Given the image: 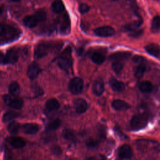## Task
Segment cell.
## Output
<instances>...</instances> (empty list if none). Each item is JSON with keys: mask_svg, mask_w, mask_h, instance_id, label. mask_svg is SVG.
Returning <instances> with one entry per match:
<instances>
[{"mask_svg": "<svg viewBox=\"0 0 160 160\" xmlns=\"http://www.w3.org/2000/svg\"><path fill=\"white\" fill-rule=\"evenodd\" d=\"M59 108V103L58 100L56 99L52 98L49 100H48L46 102V108L49 111H56Z\"/></svg>", "mask_w": 160, "mask_h": 160, "instance_id": "22", "label": "cell"}, {"mask_svg": "<svg viewBox=\"0 0 160 160\" xmlns=\"http://www.w3.org/2000/svg\"><path fill=\"white\" fill-rule=\"evenodd\" d=\"M7 129L11 134H15L19 132V129H21V126L18 122L16 121H12L9 123Z\"/></svg>", "mask_w": 160, "mask_h": 160, "instance_id": "28", "label": "cell"}, {"mask_svg": "<svg viewBox=\"0 0 160 160\" xmlns=\"http://www.w3.org/2000/svg\"><path fill=\"white\" fill-rule=\"evenodd\" d=\"M92 91L96 96H101L104 91V84L101 79H98L94 82Z\"/></svg>", "mask_w": 160, "mask_h": 160, "instance_id": "16", "label": "cell"}, {"mask_svg": "<svg viewBox=\"0 0 160 160\" xmlns=\"http://www.w3.org/2000/svg\"><path fill=\"white\" fill-rule=\"evenodd\" d=\"M148 124V118L144 114H138L134 115L131 121L130 126L133 130H139L144 128Z\"/></svg>", "mask_w": 160, "mask_h": 160, "instance_id": "2", "label": "cell"}, {"mask_svg": "<svg viewBox=\"0 0 160 160\" xmlns=\"http://www.w3.org/2000/svg\"><path fill=\"white\" fill-rule=\"evenodd\" d=\"M63 137L65 139L69 141H75V135L73 132L69 129H65L62 132Z\"/></svg>", "mask_w": 160, "mask_h": 160, "instance_id": "32", "label": "cell"}, {"mask_svg": "<svg viewBox=\"0 0 160 160\" xmlns=\"http://www.w3.org/2000/svg\"><path fill=\"white\" fill-rule=\"evenodd\" d=\"M94 33L97 36L107 38L114 35L115 33V30L110 26H104L96 28L94 30Z\"/></svg>", "mask_w": 160, "mask_h": 160, "instance_id": "6", "label": "cell"}, {"mask_svg": "<svg viewBox=\"0 0 160 160\" xmlns=\"http://www.w3.org/2000/svg\"><path fill=\"white\" fill-rule=\"evenodd\" d=\"M7 32V28L2 24H0V36H2L6 34Z\"/></svg>", "mask_w": 160, "mask_h": 160, "instance_id": "38", "label": "cell"}, {"mask_svg": "<svg viewBox=\"0 0 160 160\" xmlns=\"http://www.w3.org/2000/svg\"><path fill=\"white\" fill-rule=\"evenodd\" d=\"M2 99L5 104L8 106L14 109H21L23 106V101L21 99L14 98L11 95L4 94L2 96Z\"/></svg>", "mask_w": 160, "mask_h": 160, "instance_id": "4", "label": "cell"}, {"mask_svg": "<svg viewBox=\"0 0 160 160\" xmlns=\"http://www.w3.org/2000/svg\"><path fill=\"white\" fill-rule=\"evenodd\" d=\"M58 64L62 70L67 71L70 69L72 66L71 49L70 47H67L61 53L58 59Z\"/></svg>", "mask_w": 160, "mask_h": 160, "instance_id": "1", "label": "cell"}, {"mask_svg": "<svg viewBox=\"0 0 160 160\" xmlns=\"http://www.w3.org/2000/svg\"><path fill=\"white\" fill-rule=\"evenodd\" d=\"M114 1H118V0H114Z\"/></svg>", "mask_w": 160, "mask_h": 160, "instance_id": "44", "label": "cell"}, {"mask_svg": "<svg viewBox=\"0 0 160 160\" xmlns=\"http://www.w3.org/2000/svg\"><path fill=\"white\" fill-rule=\"evenodd\" d=\"M112 108L117 111H126L130 108V105L121 99H115L111 104Z\"/></svg>", "mask_w": 160, "mask_h": 160, "instance_id": "13", "label": "cell"}, {"mask_svg": "<svg viewBox=\"0 0 160 160\" xmlns=\"http://www.w3.org/2000/svg\"><path fill=\"white\" fill-rule=\"evenodd\" d=\"M159 21H160V19L158 15L154 17L151 22V31L152 32L158 33L159 31V28H160Z\"/></svg>", "mask_w": 160, "mask_h": 160, "instance_id": "26", "label": "cell"}, {"mask_svg": "<svg viewBox=\"0 0 160 160\" xmlns=\"http://www.w3.org/2000/svg\"><path fill=\"white\" fill-rule=\"evenodd\" d=\"M138 88L143 92H150L153 89V86L150 81H143L139 84Z\"/></svg>", "mask_w": 160, "mask_h": 160, "instance_id": "21", "label": "cell"}, {"mask_svg": "<svg viewBox=\"0 0 160 160\" xmlns=\"http://www.w3.org/2000/svg\"><path fill=\"white\" fill-rule=\"evenodd\" d=\"M144 61V58L138 55H136L133 58V61L136 63H141V62H143Z\"/></svg>", "mask_w": 160, "mask_h": 160, "instance_id": "37", "label": "cell"}, {"mask_svg": "<svg viewBox=\"0 0 160 160\" xmlns=\"http://www.w3.org/2000/svg\"><path fill=\"white\" fill-rule=\"evenodd\" d=\"M2 9H1V8L0 7V15L1 14V13H2Z\"/></svg>", "mask_w": 160, "mask_h": 160, "instance_id": "43", "label": "cell"}, {"mask_svg": "<svg viewBox=\"0 0 160 160\" xmlns=\"http://www.w3.org/2000/svg\"><path fill=\"white\" fill-rule=\"evenodd\" d=\"M74 105L76 112L79 114L84 113L88 108V104L86 101L81 98L76 99L74 102Z\"/></svg>", "mask_w": 160, "mask_h": 160, "instance_id": "11", "label": "cell"}, {"mask_svg": "<svg viewBox=\"0 0 160 160\" xmlns=\"http://www.w3.org/2000/svg\"><path fill=\"white\" fill-rule=\"evenodd\" d=\"M109 85L112 89L116 92H122L125 89V84L122 81L112 78L109 80Z\"/></svg>", "mask_w": 160, "mask_h": 160, "instance_id": "15", "label": "cell"}, {"mask_svg": "<svg viewBox=\"0 0 160 160\" xmlns=\"http://www.w3.org/2000/svg\"><path fill=\"white\" fill-rule=\"evenodd\" d=\"M142 23V19H138L135 21H133L132 22H130L129 24H127L124 25L122 30L123 31H126V32H131L132 31L136 30L139 27L141 26V25Z\"/></svg>", "mask_w": 160, "mask_h": 160, "instance_id": "18", "label": "cell"}, {"mask_svg": "<svg viewBox=\"0 0 160 160\" xmlns=\"http://www.w3.org/2000/svg\"><path fill=\"white\" fill-rule=\"evenodd\" d=\"M84 87L83 81L80 78H74L69 82L68 88L69 91L74 94H78L82 92Z\"/></svg>", "mask_w": 160, "mask_h": 160, "instance_id": "5", "label": "cell"}, {"mask_svg": "<svg viewBox=\"0 0 160 160\" xmlns=\"http://www.w3.org/2000/svg\"><path fill=\"white\" fill-rule=\"evenodd\" d=\"M12 1H14V2H18V1H21V0H11Z\"/></svg>", "mask_w": 160, "mask_h": 160, "instance_id": "42", "label": "cell"}, {"mask_svg": "<svg viewBox=\"0 0 160 160\" xmlns=\"http://www.w3.org/2000/svg\"><path fill=\"white\" fill-rule=\"evenodd\" d=\"M146 70V66L143 62L139 63V64L134 68V76L137 78H141L143 76L145 71Z\"/></svg>", "mask_w": 160, "mask_h": 160, "instance_id": "24", "label": "cell"}, {"mask_svg": "<svg viewBox=\"0 0 160 160\" xmlns=\"http://www.w3.org/2000/svg\"><path fill=\"white\" fill-rule=\"evenodd\" d=\"M40 71L41 69L39 64L36 62H32L28 68L27 76L30 79L34 80L38 77Z\"/></svg>", "mask_w": 160, "mask_h": 160, "instance_id": "7", "label": "cell"}, {"mask_svg": "<svg viewBox=\"0 0 160 160\" xmlns=\"http://www.w3.org/2000/svg\"><path fill=\"white\" fill-rule=\"evenodd\" d=\"M52 11L56 13H60L64 9V6L61 0H55L51 5Z\"/></svg>", "mask_w": 160, "mask_h": 160, "instance_id": "23", "label": "cell"}, {"mask_svg": "<svg viewBox=\"0 0 160 160\" xmlns=\"http://www.w3.org/2000/svg\"><path fill=\"white\" fill-rule=\"evenodd\" d=\"M8 141L11 146L17 149L22 148L26 146V144L25 140L23 138L18 136L9 137L8 139Z\"/></svg>", "mask_w": 160, "mask_h": 160, "instance_id": "9", "label": "cell"}, {"mask_svg": "<svg viewBox=\"0 0 160 160\" xmlns=\"http://www.w3.org/2000/svg\"><path fill=\"white\" fill-rule=\"evenodd\" d=\"M112 68L116 74H119L123 69V64L119 61H114L112 64Z\"/></svg>", "mask_w": 160, "mask_h": 160, "instance_id": "33", "label": "cell"}, {"mask_svg": "<svg viewBox=\"0 0 160 160\" xmlns=\"http://www.w3.org/2000/svg\"><path fill=\"white\" fill-rule=\"evenodd\" d=\"M146 51L150 55L159 59V46L155 43L149 44L144 48Z\"/></svg>", "mask_w": 160, "mask_h": 160, "instance_id": "12", "label": "cell"}, {"mask_svg": "<svg viewBox=\"0 0 160 160\" xmlns=\"http://www.w3.org/2000/svg\"><path fill=\"white\" fill-rule=\"evenodd\" d=\"M86 160H97L95 157H89L86 159Z\"/></svg>", "mask_w": 160, "mask_h": 160, "instance_id": "41", "label": "cell"}, {"mask_svg": "<svg viewBox=\"0 0 160 160\" xmlns=\"http://www.w3.org/2000/svg\"><path fill=\"white\" fill-rule=\"evenodd\" d=\"M133 154L131 147L128 144L122 145L118 151V155L121 159H129Z\"/></svg>", "mask_w": 160, "mask_h": 160, "instance_id": "8", "label": "cell"}, {"mask_svg": "<svg viewBox=\"0 0 160 160\" xmlns=\"http://www.w3.org/2000/svg\"><path fill=\"white\" fill-rule=\"evenodd\" d=\"M52 151L55 154H59L61 152V148L59 146H55L54 147H53L52 148Z\"/></svg>", "mask_w": 160, "mask_h": 160, "instance_id": "40", "label": "cell"}, {"mask_svg": "<svg viewBox=\"0 0 160 160\" xmlns=\"http://www.w3.org/2000/svg\"><path fill=\"white\" fill-rule=\"evenodd\" d=\"M86 146L89 148H96L98 146V142L94 139L90 138L88 139L86 142Z\"/></svg>", "mask_w": 160, "mask_h": 160, "instance_id": "35", "label": "cell"}, {"mask_svg": "<svg viewBox=\"0 0 160 160\" xmlns=\"http://www.w3.org/2000/svg\"><path fill=\"white\" fill-rule=\"evenodd\" d=\"M78 9H79V11L81 14H86V13H87L88 12H89V9H90V8H89V6L87 4H86V3H81V4L79 5Z\"/></svg>", "mask_w": 160, "mask_h": 160, "instance_id": "34", "label": "cell"}, {"mask_svg": "<svg viewBox=\"0 0 160 160\" xmlns=\"http://www.w3.org/2000/svg\"><path fill=\"white\" fill-rule=\"evenodd\" d=\"M0 64H7L5 55L2 52H0Z\"/></svg>", "mask_w": 160, "mask_h": 160, "instance_id": "39", "label": "cell"}, {"mask_svg": "<svg viewBox=\"0 0 160 160\" xmlns=\"http://www.w3.org/2000/svg\"><path fill=\"white\" fill-rule=\"evenodd\" d=\"M9 92L12 96L19 95L20 92V86L17 82H12L9 86Z\"/></svg>", "mask_w": 160, "mask_h": 160, "instance_id": "25", "label": "cell"}, {"mask_svg": "<svg viewBox=\"0 0 160 160\" xmlns=\"http://www.w3.org/2000/svg\"><path fill=\"white\" fill-rule=\"evenodd\" d=\"M61 121L58 119H54L52 121H51L50 122L48 123V124L47 125V129L48 130H50V131H54L56 130L57 129L59 128V127L61 126Z\"/></svg>", "mask_w": 160, "mask_h": 160, "instance_id": "30", "label": "cell"}, {"mask_svg": "<svg viewBox=\"0 0 160 160\" xmlns=\"http://www.w3.org/2000/svg\"><path fill=\"white\" fill-rule=\"evenodd\" d=\"M5 57L7 64H14L16 62H17L19 58V55L16 50L11 49L6 52Z\"/></svg>", "mask_w": 160, "mask_h": 160, "instance_id": "14", "label": "cell"}, {"mask_svg": "<svg viewBox=\"0 0 160 160\" xmlns=\"http://www.w3.org/2000/svg\"><path fill=\"white\" fill-rule=\"evenodd\" d=\"M143 33V30L142 29H136L134 31H132L131 32H130V33L129 34V36L131 38H138L139 36H140Z\"/></svg>", "mask_w": 160, "mask_h": 160, "instance_id": "36", "label": "cell"}, {"mask_svg": "<svg viewBox=\"0 0 160 160\" xmlns=\"http://www.w3.org/2000/svg\"><path fill=\"white\" fill-rule=\"evenodd\" d=\"M19 116V114L15 111H8L5 112L2 118V120L4 122H7Z\"/></svg>", "mask_w": 160, "mask_h": 160, "instance_id": "27", "label": "cell"}, {"mask_svg": "<svg viewBox=\"0 0 160 160\" xmlns=\"http://www.w3.org/2000/svg\"><path fill=\"white\" fill-rule=\"evenodd\" d=\"M22 132L27 134H34L38 132L39 127L34 123H26L21 127Z\"/></svg>", "mask_w": 160, "mask_h": 160, "instance_id": "10", "label": "cell"}, {"mask_svg": "<svg viewBox=\"0 0 160 160\" xmlns=\"http://www.w3.org/2000/svg\"><path fill=\"white\" fill-rule=\"evenodd\" d=\"M38 22H42L46 20V13L43 9H38L37 10L34 15Z\"/></svg>", "mask_w": 160, "mask_h": 160, "instance_id": "31", "label": "cell"}, {"mask_svg": "<svg viewBox=\"0 0 160 160\" xmlns=\"http://www.w3.org/2000/svg\"><path fill=\"white\" fill-rule=\"evenodd\" d=\"M131 53L128 51H120V52H116L113 54H112L109 59L113 60V61H122L123 59H126L128 58L131 56Z\"/></svg>", "mask_w": 160, "mask_h": 160, "instance_id": "19", "label": "cell"}, {"mask_svg": "<svg viewBox=\"0 0 160 160\" xmlns=\"http://www.w3.org/2000/svg\"><path fill=\"white\" fill-rule=\"evenodd\" d=\"M52 45L49 42H41L38 43L34 48V58L36 59H41L46 56Z\"/></svg>", "mask_w": 160, "mask_h": 160, "instance_id": "3", "label": "cell"}, {"mask_svg": "<svg viewBox=\"0 0 160 160\" xmlns=\"http://www.w3.org/2000/svg\"><path fill=\"white\" fill-rule=\"evenodd\" d=\"M70 31V22L69 20V18L64 19L63 20V22L61 24V26L60 28V31L61 34H69Z\"/></svg>", "mask_w": 160, "mask_h": 160, "instance_id": "29", "label": "cell"}, {"mask_svg": "<svg viewBox=\"0 0 160 160\" xmlns=\"http://www.w3.org/2000/svg\"><path fill=\"white\" fill-rule=\"evenodd\" d=\"M22 22L24 24L29 28H33L36 27L38 23V21L34 15L26 16L23 18Z\"/></svg>", "mask_w": 160, "mask_h": 160, "instance_id": "17", "label": "cell"}, {"mask_svg": "<svg viewBox=\"0 0 160 160\" xmlns=\"http://www.w3.org/2000/svg\"><path fill=\"white\" fill-rule=\"evenodd\" d=\"M91 59L92 61L98 64H100L102 63L105 60L104 54L99 51H94L91 54Z\"/></svg>", "mask_w": 160, "mask_h": 160, "instance_id": "20", "label": "cell"}]
</instances>
